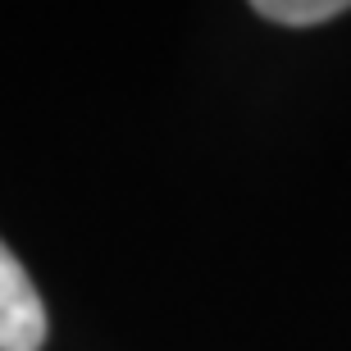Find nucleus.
Segmentation results:
<instances>
[{
  "label": "nucleus",
  "mask_w": 351,
  "mask_h": 351,
  "mask_svg": "<svg viewBox=\"0 0 351 351\" xmlns=\"http://www.w3.org/2000/svg\"><path fill=\"white\" fill-rule=\"evenodd\" d=\"M46 342V306L27 269L0 242V351H41Z\"/></svg>",
  "instance_id": "1"
},
{
  "label": "nucleus",
  "mask_w": 351,
  "mask_h": 351,
  "mask_svg": "<svg viewBox=\"0 0 351 351\" xmlns=\"http://www.w3.org/2000/svg\"><path fill=\"white\" fill-rule=\"evenodd\" d=\"M251 10L269 19V23H287V27H311V23H328L347 14V0H256Z\"/></svg>",
  "instance_id": "2"
}]
</instances>
